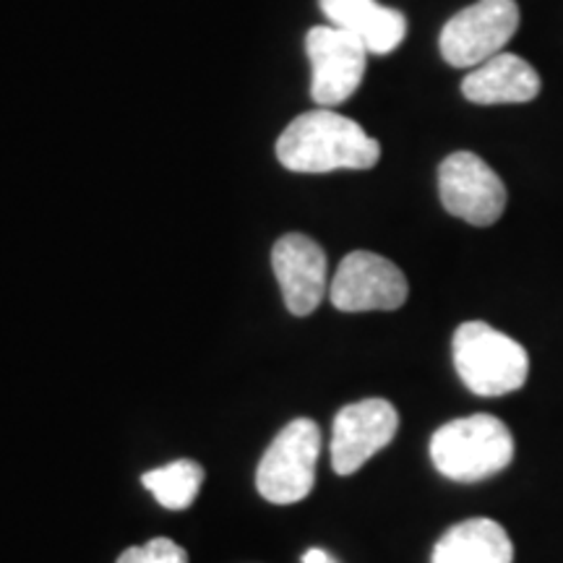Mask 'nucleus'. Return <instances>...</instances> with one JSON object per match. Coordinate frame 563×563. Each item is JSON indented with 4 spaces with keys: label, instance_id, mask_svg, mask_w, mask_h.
<instances>
[{
    "label": "nucleus",
    "instance_id": "12",
    "mask_svg": "<svg viewBox=\"0 0 563 563\" xmlns=\"http://www.w3.org/2000/svg\"><path fill=\"white\" fill-rule=\"evenodd\" d=\"M462 95L475 104H522L540 95V76L519 55L498 53L464 76Z\"/></svg>",
    "mask_w": 563,
    "mask_h": 563
},
{
    "label": "nucleus",
    "instance_id": "9",
    "mask_svg": "<svg viewBox=\"0 0 563 563\" xmlns=\"http://www.w3.org/2000/svg\"><path fill=\"white\" fill-rule=\"evenodd\" d=\"M399 428V415L391 402L371 397L336 412L332 428V467L336 475H352L373 454L389 446Z\"/></svg>",
    "mask_w": 563,
    "mask_h": 563
},
{
    "label": "nucleus",
    "instance_id": "2",
    "mask_svg": "<svg viewBox=\"0 0 563 563\" xmlns=\"http://www.w3.org/2000/svg\"><path fill=\"white\" fill-rule=\"evenodd\" d=\"M433 467L456 483H477L514 460L509 428L493 415H470L441 426L431 439Z\"/></svg>",
    "mask_w": 563,
    "mask_h": 563
},
{
    "label": "nucleus",
    "instance_id": "14",
    "mask_svg": "<svg viewBox=\"0 0 563 563\" xmlns=\"http://www.w3.org/2000/svg\"><path fill=\"white\" fill-rule=\"evenodd\" d=\"M146 490H152V496L157 498L159 506L170 511L188 509L194 504V498L199 496L201 483H203V470L201 464L194 460H175L167 467L152 470L141 477Z\"/></svg>",
    "mask_w": 563,
    "mask_h": 563
},
{
    "label": "nucleus",
    "instance_id": "3",
    "mask_svg": "<svg viewBox=\"0 0 563 563\" xmlns=\"http://www.w3.org/2000/svg\"><path fill=\"white\" fill-rule=\"evenodd\" d=\"M454 368L477 397H504L522 389L530 373L527 350L483 321H467L454 332Z\"/></svg>",
    "mask_w": 563,
    "mask_h": 563
},
{
    "label": "nucleus",
    "instance_id": "15",
    "mask_svg": "<svg viewBox=\"0 0 563 563\" xmlns=\"http://www.w3.org/2000/svg\"><path fill=\"white\" fill-rule=\"evenodd\" d=\"M115 563H188V553L167 538H154L146 545H133Z\"/></svg>",
    "mask_w": 563,
    "mask_h": 563
},
{
    "label": "nucleus",
    "instance_id": "11",
    "mask_svg": "<svg viewBox=\"0 0 563 563\" xmlns=\"http://www.w3.org/2000/svg\"><path fill=\"white\" fill-rule=\"evenodd\" d=\"M323 16L336 30L355 34L373 55H389L402 45L407 19L376 0H319Z\"/></svg>",
    "mask_w": 563,
    "mask_h": 563
},
{
    "label": "nucleus",
    "instance_id": "8",
    "mask_svg": "<svg viewBox=\"0 0 563 563\" xmlns=\"http://www.w3.org/2000/svg\"><path fill=\"white\" fill-rule=\"evenodd\" d=\"M439 194L449 214L475 228L498 222L506 209L504 180L473 152H454L441 162Z\"/></svg>",
    "mask_w": 563,
    "mask_h": 563
},
{
    "label": "nucleus",
    "instance_id": "16",
    "mask_svg": "<svg viewBox=\"0 0 563 563\" xmlns=\"http://www.w3.org/2000/svg\"><path fill=\"white\" fill-rule=\"evenodd\" d=\"M302 563H340L332 553L321 551V548H311L306 555H302Z\"/></svg>",
    "mask_w": 563,
    "mask_h": 563
},
{
    "label": "nucleus",
    "instance_id": "13",
    "mask_svg": "<svg viewBox=\"0 0 563 563\" xmlns=\"http://www.w3.org/2000/svg\"><path fill=\"white\" fill-rule=\"evenodd\" d=\"M514 545L506 530L493 519L477 517L454 525L441 534L431 563H511Z\"/></svg>",
    "mask_w": 563,
    "mask_h": 563
},
{
    "label": "nucleus",
    "instance_id": "4",
    "mask_svg": "<svg viewBox=\"0 0 563 563\" xmlns=\"http://www.w3.org/2000/svg\"><path fill=\"white\" fill-rule=\"evenodd\" d=\"M321 454V431L311 418L285 426L266 449L256 470V488L272 504H298L316 483V462Z\"/></svg>",
    "mask_w": 563,
    "mask_h": 563
},
{
    "label": "nucleus",
    "instance_id": "7",
    "mask_svg": "<svg viewBox=\"0 0 563 563\" xmlns=\"http://www.w3.org/2000/svg\"><path fill=\"white\" fill-rule=\"evenodd\" d=\"M407 279L397 264L371 251H352L342 258L332 285L329 300L336 311H397L405 306Z\"/></svg>",
    "mask_w": 563,
    "mask_h": 563
},
{
    "label": "nucleus",
    "instance_id": "10",
    "mask_svg": "<svg viewBox=\"0 0 563 563\" xmlns=\"http://www.w3.org/2000/svg\"><path fill=\"white\" fill-rule=\"evenodd\" d=\"M272 269L292 316H311L327 298L329 262L313 238L302 232L282 235L272 249Z\"/></svg>",
    "mask_w": 563,
    "mask_h": 563
},
{
    "label": "nucleus",
    "instance_id": "5",
    "mask_svg": "<svg viewBox=\"0 0 563 563\" xmlns=\"http://www.w3.org/2000/svg\"><path fill=\"white\" fill-rule=\"evenodd\" d=\"M519 30L514 0H477L443 24L441 55L454 68H477L506 47Z\"/></svg>",
    "mask_w": 563,
    "mask_h": 563
},
{
    "label": "nucleus",
    "instance_id": "6",
    "mask_svg": "<svg viewBox=\"0 0 563 563\" xmlns=\"http://www.w3.org/2000/svg\"><path fill=\"white\" fill-rule=\"evenodd\" d=\"M306 53L311 60L313 102L329 110L355 95L371 55L355 34L336 30L332 24L313 26L306 34Z\"/></svg>",
    "mask_w": 563,
    "mask_h": 563
},
{
    "label": "nucleus",
    "instance_id": "1",
    "mask_svg": "<svg viewBox=\"0 0 563 563\" xmlns=\"http://www.w3.org/2000/svg\"><path fill=\"white\" fill-rule=\"evenodd\" d=\"M378 157V141L361 123L329 108L302 112L277 141V159L292 173L371 170Z\"/></svg>",
    "mask_w": 563,
    "mask_h": 563
}]
</instances>
